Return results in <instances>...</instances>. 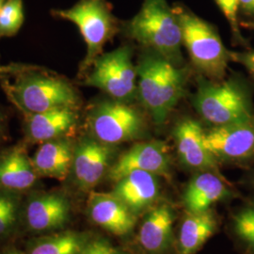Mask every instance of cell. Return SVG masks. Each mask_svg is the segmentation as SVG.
Returning <instances> with one entry per match:
<instances>
[{"label": "cell", "mask_w": 254, "mask_h": 254, "mask_svg": "<svg viewBox=\"0 0 254 254\" xmlns=\"http://www.w3.org/2000/svg\"><path fill=\"white\" fill-rule=\"evenodd\" d=\"M136 73L139 100L155 124H163L184 95L185 71L151 51L140 58Z\"/></svg>", "instance_id": "6da1fadb"}, {"label": "cell", "mask_w": 254, "mask_h": 254, "mask_svg": "<svg viewBox=\"0 0 254 254\" xmlns=\"http://www.w3.org/2000/svg\"><path fill=\"white\" fill-rule=\"evenodd\" d=\"M127 30L129 36L152 52L181 65V25L167 0H143L139 11L127 23Z\"/></svg>", "instance_id": "7a4b0ae2"}, {"label": "cell", "mask_w": 254, "mask_h": 254, "mask_svg": "<svg viewBox=\"0 0 254 254\" xmlns=\"http://www.w3.org/2000/svg\"><path fill=\"white\" fill-rule=\"evenodd\" d=\"M4 88L10 101L21 112L77 109L80 104L77 92L69 82L47 73H25L13 85L5 83Z\"/></svg>", "instance_id": "3957f363"}, {"label": "cell", "mask_w": 254, "mask_h": 254, "mask_svg": "<svg viewBox=\"0 0 254 254\" xmlns=\"http://www.w3.org/2000/svg\"><path fill=\"white\" fill-rule=\"evenodd\" d=\"M200 117L213 127L225 126L254 118L251 92L243 82L201 81L194 98Z\"/></svg>", "instance_id": "277c9868"}, {"label": "cell", "mask_w": 254, "mask_h": 254, "mask_svg": "<svg viewBox=\"0 0 254 254\" xmlns=\"http://www.w3.org/2000/svg\"><path fill=\"white\" fill-rule=\"evenodd\" d=\"M51 15L69 21L78 27L86 43L87 53L80 64L84 74L103 54V48L117 31V21L108 0H79L71 8L52 9Z\"/></svg>", "instance_id": "5b68a950"}, {"label": "cell", "mask_w": 254, "mask_h": 254, "mask_svg": "<svg viewBox=\"0 0 254 254\" xmlns=\"http://www.w3.org/2000/svg\"><path fill=\"white\" fill-rule=\"evenodd\" d=\"M182 28L183 45L193 64L209 77L221 79L231 60L218 32L207 22L190 10H175Z\"/></svg>", "instance_id": "8992f818"}, {"label": "cell", "mask_w": 254, "mask_h": 254, "mask_svg": "<svg viewBox=\"0 0 254 254\" xmlns=\"http://www.w3.org/2000/svg\"><path fill=\"white\" fill-rule=\"evenodd\" d=\"M91 68L83 83L85 86L99 89L113 100L127 102L134 97L137 73L128 46L101 55Z\"/></svg>", "instance_id": "52a82bcc"}, {"label": "cell", "mask_w": 254, "mask_h": 254, "mask_svg": "<svg viewBox=\"0 0 254 254\" xmlns=\"http://www.w3.org/2000/svg\"><path fill=\"white\" fill-rule=\"evenodd\" d=\"M91 135L105 144L114 146L141 135L144 122L140 113L121 101H101L88 115Z\"/></svg>", "instance_id": "ba28073f"}, {"label": "cell", "mask_w": 254, "mask_h": 254, "mask_svg": "<svg viewBox=\"0 0 254 254\" xmlns=\"http://www.w3.org/2000/svg\"><path fill=\"white\" fill-rule=\"evenodd\" d=\"M203 142L217 160L246 163L254 160V117L204 131Z\"/></svg>", "instance_id": "9c48e42d"}, {"label": "cell", "mask_w": 254, "mask_h": 254, "mask_svg": "<svg viewBox=\"0 0 254 254\" xmlns=\"http://www.w3.org/2000/svg\"><path fill=\"white\" fill-rule=\"evenodd\" d=\"M113 146L105 144L92 136L84 137L74 145L71 173L83 190L96 187L112 166Z\"/></svg>", "instance_id": "30bf717a"}, {"label": "cell", "mask_w": 254, "mask_h": 254, "mask_svg": "<svg viewBox=\"0 0 254 254\" xmlns=\"http://www.w3.org/2000/svg\"><path fill=\"white\" fill-rule=\"evenodd\" d=\"M134 171L168 177L171 173V157L168 147L160 141L136 143L112 164L109 178L116 183Z\"/></svg>", "instance_id": "8fae6325"}, {"label": "cell", "mask_w": 254, "mask_h": 254, "mask_svg": "<svg viewBox=\"0 0 254 254\" xmlns=\"http://www.w3.org/2000/svg\"><path fill=\"white\" fill-rule=\"evenodd\" d=\"M203 134L204 130L197 121H181L173 130L178 156L182 163L189 168L219 173L218 160L204 145Z\"/></svg>", "instance_id": "7c38bea8"}, {"label": "cell", "mask_w": 254, "mask_h": 254, "mask_svg": "<svg viewBox=\"0 0 254 254\" xmlns=\"http://www.w3.org/2000/svg\"><path fill=\"white\" fill-rule=\"evenodd\" d=\"M88 211L96 225L115 236H127L136 225V215L113 193H91Z\"/></svg>", "instance_id": "4fadbf2b"}, {"label": "cell", "mask_w": 254, "mask_h": 254, "mask_svg": "<svg viewBox=\"0 0 254 254\" xmlns=\"http://www.w3.org/2000/svg\"><path fill=\"white\" fill-rule=\"evenodd\" d=\"M235 195L226 180L219 173L203 171L196 174L184 193V204L189 213H201L220 200Z\"/></svg>", "instance_id": "5bb4252c"}, {"label": "cell", "mask_w": 254, "mask_h": 254, "mask_svg": "<svg viewBox=\"0 0 254 254\" xmlns=\"http://www.w3.org/2000/svg\"><path fill=\"white\" fill-rule=\"evenodd\" d=\"M25 116V133L30 142H46L66 136L77 124L76 109H63L40 113L22 112Z\"/></svg>", "instance_id": "9a60e30c"}, {"label": "cell", "mask_w": 254, "mask_h": 254, "mask_svg": "<svg viewBox=\"0 0 254 254\" xmlns=\"http://www.w3.org/2000/svg\"><path fill=\"white\" fill-rule=\"evenodd\" d=\"M153 173L134 171L116 182L113 194L135 215L150 208L160 193V186Z\"/></svg>", "instance_id": "2e32d148"}, {"label": "cell", "mask_w": 254, "mask_h": 254, "mask_svg": "<svg viewBox=\"0 0 254 254\" xmlns=\"http://www.w3.org/2000/svg\"><path fill=\"white\" fill-rule=\"evenodd\" d=\"M70 203L58 193H45L28 201L26 207L27 225L36 232H48L64 227L70 218Z\"/></svg>", "instance_id": "e0dca14e"}, {"label": "cell", "mask_w": 254, "mask_h": 254, "mask_svg": "<svg viewBox=\"0 0 254 254\" xmlns=\"http://www.w3.org/2000/svg\"><path fill=\"white\" fill-rule=\"evenodd\" d=\"M173 209L166 204L151 209L143 219L138 231V242L149 254H165L173 243Z\"/></svg>", "instance_id": "ac0fdd59"}, {"label": "cell", "mask_w": 254, "mask_h": 254, "mask_svg": "<svg viewBox=\"0 0 254 254\" xmlns=\"http://www.w3.org/2000/svg\"><path fill=\"white\" fill-rule=\"evenodd\" d=\"M74 145L66 136L43 142L31 158L39 176L64 181L72 170Z\"/></svg>", "instance_id": "d6986e66"}, {"label": "cell", "mask_w": 254, "mask_h": 254, "mask_svg": "<svg viewBox=\"0 0 254 254\" xmlns=\"http://www.w3.org/2000/svg\"><path fill=\"white\" fill-rule=\"evenodd\" d=\"M38 176L23 147H14L0 155V188L26 190L35 184Z\"/></svg>", "instance_id": "ffe728a7"}, {"label": "cell", "mask_w": 254, "mask_h": 254, "mask_svg": "<svg viewBox=\"0 0 254 254\" xmlns=\"http://www.w3.org/2000/svg\"><path fill=\"white\" fill-rule=\"evenodd\" d=\"M218 228L215 215L207 210L201 213H189L182 223L178 247L180 254H194L198 252Z\"/></svg>", "instance_id": "44dd1931"}, {"label": "cell", "mask_w": 254, "mask_h": 254, "mask_svg": "<svg viewBox=\"0 0 254 254\" xmlns=\"http://www.w3.org/2000/svg\"><path fill=\"white\" fill-rule=\"evenodd\" d=\"M88 236L75 232H64L38 238L30 247L28 254H80Z\"/></svg>", "instance_id": "7402d4cb"}, {"label": "cell", "mask_w": 254, "mask_h": 254, "mask_svg": "<svg viewBox=\"0 0 254 254\" xmlns=\"http://www.w3.org/2000/svg\"><path fill=\"white\" fill-rule=\"evenodd\" d=\"M231 227L246 254H254V197L232 215Z\"/></svg>", "instance_id": "603a6c76"}, {"label": "cell", "mask_w": 254, "mask_h": 254, "mask_svg": "<svg viewBox=\"0 0 254 254\" xmlns=\"http://www.w3.org/2000/svg\"><path fill=\"white\" fill-rule=\"evenodd\" d=\"M24 21L23 0H7L0 10V39L16 35Z\"/></svg>", "instance_id": "cb8c5ba5"}, {"label": "cell", "mask_w": 254, "mask_h": 254, "mask_svg": "<svg viewBox=\"0 0 254 254\" xmlns=\"http://www.w3.org/2000/svg\"><path fill=\"white\" fill-rule=\"evenodd\" d=\"M17 211L16 200L8 195L0 194V236L6 235L13 227Z\"/></svg>", "instance_id": "d4e9b609"}, {"label": "cell", "mask_w": 254, "mask_h": 254, "mask_svg": "<svg viewBox=\"0 0 254 254\" xmlns=\"http://www.w3.org/2000/svg\"><path fill=\"white\" fill-rule=\"evenodd\" d=\"M217 5L223 12L224 16L232 27V30L234 32V35L241 40V34L238 27L237 22V11L238 8L240 7V1L239 0H215Z\"/></svg>", "instance_id": "484cf974"}, {"label": "cell", "mask_w": 254, "mask_h": 254, "mask_svg": "<svg viewBox=\"0 0 254 254\" xmlns=\"http://www.w3.org/2000/svg\"><path fill=\"white\" fill-rule=\"evenodd\" d=\"M80 254H124L109 241L98 238L90 240Z\"/></svg>", "instance_id": "4316f807"}, {"label": "cell", "mask_w": 254, "mask_h": 254, "mask_svg": "<svg viewBox=\"0 0 254 254\" xmlns=\"http://www.w3.org/2000/svg\"><path fill=\"white\" fill-rule=\"evenodd\" d=\"M231 60L243 64L254 76V51L245 53H232L230 52Z\"/></svg>", "instance_id": "83f0119b"}, {"label": "cell", "mask_w": 254, "mask_h": 254, "mask_svg": "<svg viewBox=\"0 0 254 254\" xmlns=\"http://www.w3.org/2000/svg\"><path fill=\"white\" fill-rule=\"evenodd\" d=\"M240 8L248 13H254V0H239Z\"/></svg>", "instance_id": "f1b7e54d"}, {"label": "cell", "mask_w": 254, "mask_h": 254, "mask_svg": "<svg viewBox=\"0 0 254 254\" xmlns=\"http://www.w3.org/2000/svg\"><path fill=\"white\" fill-rule=\"evenodd\" d=\"M3 130H4V116L0 112V137L3 134Z\"/></svg>", "instance_id": "f546056e"}, {"label": "cell", "mask_w": 254, "mask_h": 254, "mask_svg": "<svg viewBox=\"0 0 254 254\" xmlns=\"http://www.w3.org/2000/svg\"><path fill=\"white\" fill-rule=\"evenodd\" d=\"M250 183H251V186L254 188V173H252L250 176Z\"/></svg>", "instance_id": "4dcf8cb0"}, {"label": "cell", "mask_w": 254, "mask_h": 254, "mask_svg": "<svg viewBox=\"0 0 254 254\" xmlns=\"http://www.w3.org/2000/svg\"><path fill=\"white\" fill-rule=\"evenodd\" d=\"M24 254L23 253H21V252H17V251H12V252H9L8 254Z\"/></svg>", "instance_id": "1f68e13d"}, {"label": "cell", "mask_w": 254, "mask_h": 254, "mask_svg": "<svg viewBox=\"0 0 254 254\" xmlns=\"http://www.w3.org/2000/svg\"><path fill=\"white\" fill-rule=\"evenodd\" d=\"M6 1H7V0H0V10L2 9V7L4 6V4H5Z\"/></svg>", "instance_id": "d6a6232c"}, {"label": "cell", "mask_w": 254, "mask_h": 254, "mask_svg": "<svg viewBox=\"0 0 254 254\" xmlns=\"http://www.w3.org/2000/svg\"><path fill=\"white\" fill-rule=\"evenodd\" d=\"M0 72H1V71H0Z\"/></svg>", "instance_id": "836d02e7"}]
</instances>
